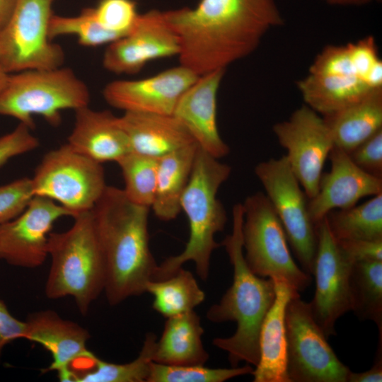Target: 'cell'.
I'll return each mask as SVG.
<instances>
[{
  "instance_id": "cell-42",
  "label": "cell",
  "mask_w": 382,
  "mask_h": 382,
  "mask_svg": "<svg viewBox=\"0 0 382 382\" xmlns=\"http://www.w3.org/2000/svg\"><path fill=\"white\" fill-rule=\"evenodd\" d=\"M327 4L335 6H363L371 0H323Z\"/></svg>"
},
{
  "instance_id": "cell-3",
  "label": "cell",
  "mask_w": 382,
  "mask_h": 382,
  "mask_svg": "<svg viewBox=\"0 0 382 382\" xmlns=\"http://www.w3.org/2000/svg\"><path fill=\"white\" fill-rule=\"evenodd\" d=\"M244 209L242 203L233 207L231 234L221 242L233 267V282L218 303L207 312L213 323L233 321L234 334L216 337L213 345L228 353L232 367L241 361L255 367L259 361V335L264 318L275 299L274 282L256 275L248 267L244 256L242 226Z\"/></svg>"
},
{
  "instance_id": "cell-41",
  "label": "cell",
  "mask_w": 382,
  "mask_h": 382,
  "mask_svg": "<svg viewBox=\"0 0 382 382\" xmlns=\"http://www.w3.org/2000/svg\"><path fill=\"white\" fill-rule=\"evenodd\" d=\"M17 0H0V32L5 27L14 10Z\"/></svg>"
},
{
  "instance_id": "cell-24",
  "label": "cell",
  "mask_w": 382,
  "mask_h": 382,
  "mask_svg": "<svg viewBox=\"0 0 382 382\" xmlns=\"http://www.w3.org/2000/svg\"><path fill=\"white\" fill-rule=\"evenodd\" d=\"M297 84L306 105L322 116L356 103L382 90L374 88L358 75L308 73Z\"/></svg>"
},
{
  "instance_id": "cell-36",
  "label": "cell",
  "mask_w": 382,
  "mask_h": 382,
  "mask_svg": "<svg viewBox=\"0 0 382 382\" xmlns=\"http://www.w3.org/2000/svg\"><path fill=\"white\" fill-rule=\"evenodd\" d=\"M26 125H19L11 132L0 137V167L11 158L35 150L39 141Z\"/></svg>"
},
{
  "instance_id": "cell-21",
  "label": "cell",
  "mask_w": 382,
  "mask_h": 382,
  "mask_svg": "<svg viewBox=\"0 0 382 382\" xmlns=\"http://www.w3.org/2000/svg\"><path fill=\"white\" fill-rule=\"evenodd\" d=\"M273 280L275 299L261 325L259 361L252 374L254 382H290L286 366L285 313L290 299L299 292L283 281Z\"/></svg>"
},
{
  "instance_id": "cell-25",
  "label": "cell",
  "mask_w": 382,
  "mask_h": 382,
  "mask_svg": "<svg viewBox=\"0 0 382 382\" xmlns=\"http://www.w3.org/2000/svg\"><path fill=\"white\" fill-rule=\"evenodd\" d=\"M323 117L334 146L349 154L382 129V90Z\"/></svg>"
},
{
  "instance_id": "cell-29",
  "label": "cell",
  "mask_w": 382,
  "mask_h": 382,
  "mask_svg": "<svg viewBox=\"0 0 382 382\" xmlns=\"http://www.w3.org/2000/svg\"><path fill=\"white\" fill-rule=\"evenodd\" d=\"M351 311L376 323L382 337V261L357 262L349 275Z\"/></svg>"
},
{
  "instance_id": "cell-9",
  "label": "cell",
  "mask_w": 382,
  "mask_h": 382,
  "mask_svg": "<svg viewBox=\"0 0 382 382\" xmlns=\"http://www.w3.org/2000/svg\"><path fill=\"white\" fill-rule=\"evenodd\" d=\"M54 1H16L0 32V65L8 74L62 66L64 52L49 35Z\"/></svg>"
},
{
  "instance_id": "cell-26",
  "label": "cell",
  "mask_w": 382,
  "mask_h": 382,
  "mask_svg": "<svg viewBox=\"0 0 382 382\" xmlns=\"http://www.w3.org/2000/svg\"><path fill=\"white\" fill-rule=\"evenodd\" d=\"M198 146L196 143L158 159L155 197L151 209L161 221L175 219L188 184Z\"/></svg>"
},
{
  "instance_id": "cell-35",
  "label": "cell",
  "mask_w": 382,
  "mask_h": 382,
  "mask_svg": "<svg viewBox=\"0 0 382 382\" xmlns=\"http://www.w3.org/2000/svg\"><path fill=\"white\" fill-rule=\"evenodd\" d=\"M33 197L30 178H21L0 185V224L21 214Z\"/></svg>"
},
{
  "instance_id": "cell-23",
  "label": "cell",
  "mask_w": 382,
  "mask_h": 382,
  "mask_svg": "<svg viewBox=\"0 0 382 382\" xmlns=\"http://www.w3.org/2000/svg\"><path fill=\"white\" fill-rule=\"evenodd\" d=\"M203 334L200 318L194 311L168 318L156 340L153 361L169 366L204 365L209 354L202 343Z\"/></svg>"
},
{
  "instance_id": "cell-28",
  "label": "cell",
  "mask_w": 382,
  "mask_h": 382,
  "mask_svg": "<svg viewBox=\"0 0 382 382\" xmlns=\"http://www.w3.org/2000/svg\"><path fill=\"white\" fill-rule=\"evenodd\" d=\"M326 219L337 241L382 240V193L361 204L332 210Z\"/></svg>"
},
{
  "instance_id": "cell-33",
  "label": "cell",
  "mask_w": 382,
  "mask_h": 382,
  "mask_svg": "<svg viewBox=\"0 0 382 382\" xmlns=\"http://www.w3.org/2000/svg\"><path fill=\"white\" fill-rule=\"evenodd\" d=\"M254 368H209L204 365L169 366L152 361L146 382H224L239 376L253 374Z\"/></svg>"
},
{
  "instance_id": "cell-2",
  "label": "cell",
  "mask_w": 382,
  "mask_h": 382,
  "mask_svg": "<svg viewBox=\"0 0 382 382\" xmlns=\"http://www.w3.org/2000/svg\"><path fill=\"white\" fill-rule=\"evenodd\" d=\"M149 209L130 201L122 189L108 185L91 211L110 306L145 293L158 266L149 247Z\"/></svg>"
},
{
  "instance_id": "cell-6",
  "label": "cell",
  "mask_w": 382,
  "mask_h": 382,
  "mask_svg": "<svg viewBox=\"0 0 382 382\" xmlns=\"http://www.w3.org/2000/svg\"><path fill=\"white\" fill-rule=\"evenodd\" d=\"M86 84L69 68L28 69L10 75L0 92V115L16 118L33 129V117H42L52 126L62 121V112L88 106Z\"/></svg>"
},
{
  "instance_id": "cell-18",
  "label": "cell",
  "mask_w": 382,
  "mask_h": 382,
  "mask_svg": "<svg viewBox=\"0 0 382 382\" xmlns=\"http://www.w3.org/2000/svg\"><path fill=\"white\" fill-rule=\"evenodd\" d=\"M328 158L330 170L323 173L317 194L308 199L315 225L332 210L352 207L365 197L382 193V178L364 171L347 153L334 146Z\"/></svg>"
},
{
  "instance_id": "cell-43",
  "label": "cell",
  "mask_w": 382,
  "mask_h": 382,
  "mask_svg": "<svg viewBox=\"0 0 382 382\" xmlns=\"http://www.w3.org/2000/svg\"><path fill=\"white\" fill-rule=\"evenodd\" d=\"M8 77L9 74L6 72L0 65V92L6 85Z\"/></svg>"
},
{
  "instance_id": "cell-31",
  "label": "cell",
  "mask_w": 382,
  "mask_h": 382,
  "mask_svg": "<svg viewBox=\"0 0 382 382\" xmlns=\"http://www.w3.org/2000/svg\"><path fill=\"white\" fill-rule=\"evenodd\" d=\"M117 163L124 179L122 190L127 197L151 209L155 197L158 159L131 151Z\"/></svg>"
},
{
  "instance_id": "cell-39",
  "label": "cell",
  "mask_w": 382,
  "mask_h": 382,
  "mask_svg": "<svg viewBox=\"0 0 382 382\" xmlns=\"http://www.w3.org/2000/svg\"><path fill=\"white\" fill-rule=\"evenodd\" d=\"M26 328V322L13 316L4 301L0 299V359L7 344L17 339H25Z\"/></svg>"
},
{
  "instance_id": "cell-38",
  "label": "cell",
  "mask_w": 382,
  "mask_h": 382,
  "mask_svg": "<svg viewBox=\"0 0 382 382\" xmlns=\"http://www.w3.org/2000/svg\"><path fill=\"white\" fill-rule=\"evenodd\" d=\"M345 255L353 262L382 261V240L337 241Z\"/></svg>"
},
{
  "instance_id": "cell-7",
  "label": "cell",
  "mask_w": 382,
  "mask_h": 382,
  "mask_svg": "<svg viewBox=\"0 0 382 382\" xmlns=\"http://www.w3.org/2000/svg\"><path fill=\"white\" fill-rule=\"evenodd\" d=\"M242 204L243 247L250 269L259 277L283 281L299 292L306 290L311 275L295 262L285 231L265 194L257 192Z\"/></svg>"
},
{
  "instance_id": "cell-17",
  "label": "cell",
  "mask_w": 382,
  "mask_h": 382,
  "mask_svg": "<svg viewBox=\"0 0 382 382\" xmlns=\"http://www.w3.org/2000/svg\"><path fill=\"white\" fill-rule=\"evenodd\" d=\"M25 339L43 347L52 361L45 371H56L61 381L72 382L77 365L91 368L97 357L87 349L89 332L73 321L63 319L54 311L30 313L25 320Z\"/></svg>"
},
{
  "instance_id": "cell-8",
  "label": "cell",
  "mask_w": 382,
  "mask_h": 382,
  "mask_svg": "<svg viewBox=\"0 0 382 382\" xmlns=\"http://www.w3.org/2000/svg\"><path fill=\"white\" fill-rule=\"evenodd\" d=\"M30 179L34 196L55 202L73 218L91 211L108 186L102 164L67 143L45 154Z\"/></svg>"
},
{
  "instance_id": "cell-1",
  "label": "cell",
  "mask_w": 382,
  "mask_h": 382,
  "mask_svg": "<svg viewBox=\"0 0 382 382\" xmlns=\"http://www.w3.org/2000/svg\"><path fill=\"white\" fill-rule=\"evenodd\" d=\"M164 15L180 42V64L198 76L248 56L284 24L275 0H200Z\"/></svg>"
},
{
  "instance_id": "cell-11",
  "label": "cell",
  "mask_w": 382,
  "mask_h": 382,
  "mask_svg": "<svg viewBox=\"0 0 382 382\" xmlns=\"http://www.w3.org/2000/svg\"><path fill=\"white\" fill-rule=\"evenodd\" d=\"M285 324L290 382H347L350 369L335 354L300 294L286 306Z\"/></svg>"
},
{
  "instance_id": "cell-22",
  "label": "cell",
  "mask_w": 382,
  "mask_h": 382,
  "mask_svg": "<svg viewBox=\"0 0 382 382\" xmlns=\"http://www.w3.org/2000/svg\"><path fill=\"white\" fill-rule=\"evenodd\" d=\"M118 120L128 137L132 151L151 158L158 159L195 143L173 115L124 112Z\"/></svg>"
},
{
  "instance_id": "cell-4",
  "label": "cell",
  "mask_w": 382,
  "mask_h": 382,
  "mask_svg": "<svg viewBox=\"0 0 382 382\" xmlns=\"http://www.w3.org/2000/svg\"><path fill=\"white\" fill-rule=\"evenodd\" d=\"M231 168L199 146L188 184L181 197L180 209L189 223V239L184 250L158 265L151 280L173 274L187 262L192 261L201 279L209 277L211 256L221 246L215 235L227 221L226 212L217 198L218 190L229 178Z\"/></svg>"
},
{
  "instance_id": "cell-14",
  "label": "cell",
  "mask_w": 382,
  "mask_h": 382,
  "mask_svg": "<svg viewBox=\"0 0 382 382\" xmlns=\"http://www.w3.org/2000/svg\"><path fill=\"white\" fill-rule=\"evenodd\" d=\"M64 216L71 214L61 205L34 196L21 214L0 224V259L16 267H40L48 256L53 225Z\"/></svg>"
},
{
  "instance_id": "cell-32",
  "label": "cell",
  "mask_w": 382,
  "mask_h": 382,
  "mask_svg": "<svg viewBox=\"0 0 382 382\" xmlns=\"http://www.w3.org/2000/svg\"><path fill=\"white\" fill-rule=\"evenodd\" d=\"M52 40L55 37L71 35L86 47L109 45L121 37L103 28L96 19L92 7L83 8L76 16H64L53 14L49 28Z\"/></svg>"
},
{
  "instance_id": "cell-37",
  "label": "cell",
  "mask_w": 382,
  "mask_h": 382,
  "mask_svg": "<svg viewBox=\"0 0 382 382\" xmlns=\"http://www.w3.org/2000/svg\"><path fill=\"white\" fill-rule=\"evenodd\" d=\"M348 154L364 171L382 178V129Z\"/></svg>"
},
{
  "instance_id": "cell-40",
  "label": "cell",
  "mask_w": 382,
  "mask_h": 382,
  "mask_svg": "<svg viewBox=\"0 0 382 382\" xmlns=\"http://www.w3.org/2000/svg\"><path fill=\"white\" fill-rule=\"evenodd\" d=\"M378 349L374 364L367 371L356 373L350 370L347 382H381L382 381V338L378 339Z\"/></svg>"
},
{
  "instance_id": "cell-19",
  "label": "cell",
  "mask_w": 382,
  "mask_h": 382,
  "mask_svg": "<svg viewBox=\"0 0 382 382\" xmlns=\"http://www.w3.org/2000/svg\"><path fill=\"white\" fill-rule=\"evenodd\" d=\"M225 71L217 69L199 76L180 96L173 112L197 146L218 159L229 153L216 121L217 93Z\"/></svg>"
},
{
  "instance_id": "cell-13",
  "label": "cell",
  "mask_w": 382,
  "mask_h": 382,
  "mask_svg": "<svg viewBox=\"0 0 382 382\" xmlns=\"http://www.w3.org/2000/svg\"><path fill=\"white\" fill-rule=\"evenodd\" d=\"M315 226L317 246L313 275L316 290L308 305L315 320L328 338L336 335L337 320L351 311L349 275L353 262L332 235L326 216Z\"/></svg>"
},
{
  "instance_id": "cell-15",
  "label": "cell",
  "mask_w": 382,
  "mask_h": 382,
  "mask_svg": "<svg viewBox=\"0 0 382 382\" xmlns=\"http://www.w3.org/2000/svg\"><path fill=\"white\" fill-rule=\"evenodd\" d=\"M180 42L164 15L156 9L140 13L133 28L110 43L103 65L110 72L133 74L148 62L178 55Z\"/></svg>"
},
{
  "instance_id": "cell-16",
  "label": "cell",
  "mask_w": 382,
  "mask_h": 382,
  "mask_svg": "<svg viewBox=\"0 0 382 382\" xmlns=\"http://www.w3.org/2000/svg\"><path fill=\"white\" fill-rule=\"evenodd\" d=\"M199 76L180 64L146 79L111 81L103 96L110 106L124 112L173 115L180 96Z\"/></svg>"
},
{
  "instance_id": "cell-20",
  "label": "cell",
  "mask_w": 382,
  "mask_h": 382,
  "mask_svg": "<svg viewBox=\"0 0 382 382\" xmlns=\"http://www.w3.org/2000/svg\"><path fill=\"white\" fill-rule=\"evenodd\" d=\"M67 144L101 164L117 163L132 151L118 117L108 110H95L88 106L75 110L74 125Z\"/></svg>"
},
{
  "instance_id": "cell-10",
  "label": "cell",
  "mask_w": 382,
  "mask_h": 382,
  "mask_svg": "<svg viewBox=\"0 0 382 382\" xmlns=\"http://www.w3.org/2000/svg\"><path fill=\"white\" fill-rule=\"evenodd\" d=\"M254 171L301 269L312 275L317 246L316 226L309 215L308 198L285 155L258 163Z\"/></svg>"
},
{
  "instance_id": "cell-27",
  "label": "cell",
  "mask_w": 382,
  "mask_h": 382,
  "mask_svg": "<svg viewBox=\"0 0 382 382\" xmlns=\"http://www.w3.org/2000/svg\"><path fill=\"white\" fill-rule=\"evenodd\" d=\"M145 292L154 296L153 308L167 318L194 311L205 299L193 274L183 267L168 278L149 281Z\"/></svg>"
},
{
  "instance_id": "cell-34",
  "label": "cell",
  "mask_w": 382,
  "mask_h": 382,
  "mask_svg": "<svg viewBox=\"0 0 382 382\" xmlns=\"http://www.w3.org/2000/svg\"><path fill=\"white\" fill-rule=\"evenodd\" d=\"M92 9L103 28L120 37L133 28L140 14L134 0H99Z\"/></svg>"
},
{
  "instance_id": "cell-5",
  "label": "cell",
  "mask_w": 382,
  "mask_h": 382,
  "mask_svg": "<svg viewBox=\"0 0 382 382\" xmlns=\"http://www.w3.org/2000/svg\"><path fill=\"white\" fill-rule=\"evenodd\" d=\"M64 232H51L47 253L51 265L45 286L50 299L73 297L83 315L104 291L105 268L91 212L74 217Z\"/></svg>"
},
{
  "instance_id": "cell-30",
  "label": "cell",
  "mask_w": 382,
  "mask_h": 382,
  "mask_svg": "<svg viewBox=\"0 0 382 382\" xmlns=\"http://www.w3.org/2000/svg\"><path fill=\"white\" fill-rule=\"evenodd\" d=\"M156 342L154 333H147L138 357L128 363L115 364L97 357L89 371L74 372L72 382H146Z\"/></svg>"
},
{
  "instance_id": "cell-12",
  "label": "cell",
  "mask_w": 382,
  "mask_h": 382,
  "mask_svg": "<svg viewBox=\"0 0 382 382\" xmlns=\"http://www.w3.org/2000/svg\"><path fill=\"white\" fill-rule=\"evenodd\" d=\"M289 166L308 199L318 192L323 170L334 143L322 115L306 105L272 127Z\"/></svg>"
}]
</instances>
